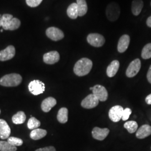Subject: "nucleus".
Wrapping results in <instances>:
<instances>
[{
  "label": "nucleus",
  "instance_id": "nucleus-37",
  "mask_svg": "<svg viewBox=\"0 0 151 151\" xmlns=\"http://www.w3.org/2000/svg\"><path fill=\"white\" fill-rule=\"evenodd\" d=\"M146 24H147V25L148 27H151V16H150L147 20V22H146Z\"/></svg>",
  "mask_w": 151,
  "mask_h": 151
},
{
  "label": "nucleus",
  "instance_id": "nucleus-32",
  "mask_svg": "<svg viewBox=\"0 0 151 151\" xmlns=\"http://www.w3.org/2000/svg\"><path fill=\"white\" fill-rule=\"evenodd\" d=\"M43 0H26L27 4L31 7H35L39 5Z\"/></svg>",
  "mask_w": 151,
  "mask_h": 151
},
{
  "label": "nucleus",
  "instance_id": "nucleus-28",
  "mask_svg": "<svg viewBox=\"0 0 151 151\" xmlns=\"http://www.w3.org/2000/svg\"><path fill=\"white\" fill-rule=\"evenodd\" d=\"M16 147L12 146L8 142L0 141V151H16Z\"/></svg>",
  "mask_w": 151,
  "mask_h": 151
},
{
  "label": "nucleus",
  "instance_id": "nucleus-13",
  "mask_svg": "<svg viewBox=\"0 0 151 151\" xmlns=\"http://www.w3.org/2000/svg\"><path fill=\"white\" fill-rule=\"evenodd\" d=\"M110 130L108 128H100L95 127L92 131V135L94 139L99 140H103L108 136Z\"/></svg>",
  "mask_w": 151,
  "mask_h": 151
},
{
  "label": "nucleus",
  "instance_id": "nucleus-7",
  "mask_svg": "<svg viewBox=\"0 0 151 151\" xmlns=\"http://www.w3.org/2000/svg\"><path fill=\"white\" fill-rule=\"evenodd\" d=\"M46 35L49 39L53 41H58L64 38L63 32L57 27H50L46 30Z\"/></svg>",
  "mask_w": 151,
  "mask_h": 151
},
{
  "label": "nucleus",
  "instance_id": "nucleus-39",
  "mask_svg": "<svg viewBox=\"0 0 151 151\" xmlns=\"http://www.w3.org/2000/svg\"><path fill=\"white\" fill-rule=\"evenodd\" d=\"M90 90H93V87H90Z\"/></svg>",
  "mask_w": 151,
  "mask_h": 151
},
{
  "label": "nucleus",
  "instance_id": "nucleus-18",
  "mask_svg": "<svg viewBox=\"0 0 151 151\" xmlns=\"http://www.w3.org/2000/svg\"><path fill=\"white\" fill-rule=\"evenodd\" d=\"M120 63L117 60H114L111 63L108 65L107 70H106V73L108 77H113L115 75L119 70Z\"/></svg>",
  "mask_w": 151,
  "mask_h": 151
},
{
  "label": "nucleus",
  "instance_id": "nucleus-6",
  "mask_svg": "<svg viewBox=\"0 0 151 151\" xmlns=\"http://www.w3.org/2000/svg\"><path fill=\"white\" fill-rule=\"evenodd\" d=\"M140 67L141 62L140 60L137 58L133 60L127 68V70H126V75L129 78L134 77L140 70Z\"/></svg>",
  "mask_w": 151,
  "mask_h": 151
},
{
  "label": "nucleus",
  "instance_id": "nucleus-30",
  "mask_svg": "<svg viewBox=\"0 0 151 151\" xmlns=\"http://www.w3.org/2000/svg\"><path fill=\"white\" fill-rule=\"evenodd\" d=\"M40 122L34 117H31L27 122V127L29 129L34 130L38 128L40 125Z\"/></svg>",
  "mask_w": 151,
  "mask_h": 151
},
{
  "label": "nucleus",
  "instance_id": "nucleus-19",
  "mask_svg": "<svg viewBox=\"0 0 151 151\" xmlns=\"http://www.w3.org/2000/svg\"><path fill=\"white\" fill-rule=\"evenodd\" d=\"M143 6L144 4L142 0H133L132 2L131 6V10L133 14L135 16L139 15Z\"/></svg>",
  "mask_w": 151,
  "mask_h": 151
},
{
  "label": "nucleus",
  "instance_id": "nucleus-11",
  "mask_svg": "<svg viewBox=\"0 0 151 151\" xmlns=\"http://www.w3.org/2000/svg\"><path fill=\"white\" fill-rule=\"evenodd\" d=\"M60 59L59 53L57 51H51L44 54L43 61L48 65H53L58 62Z\"/></svg>",
  "mask_w": 151,
  "mask_h": 151
},
{
  "label": "nucleus",
  "instance_id": "nucleus-20",
  "mask_svg": "<svg viewBox=\"0 0 151 151\" xmlns=\"http://www.w3.org/2000/svg\"><path fill=\"white\" fill-rule=\"evenodd\" d=\"M47 132L45 130L37 128L32 130L30 133V137L33 140H39L45 137Z\"/></svg>",
  "mask_w": 151,
  "mask_h": 151
},
{
  "label": "nucleus",
  "instance_id": "nucleus-25",
  "mask_svg": "<svg viewBox=\"0 0 151 151\" xmlns=\"http://www.w3.org/2000/svg\"><path fill=\"white\" fill-rule=\"evenodd\" d=\"M138 124L135 121L127 122L124 125V127L127 129L129 133H134L137 130Z\"/></svg>",
  "mask_w": 151,
  "mask_h": 151
},
{
  "label": "nucleus",
  "instance_id": "nucleus-33",
  "mask_svg": "<svg viewBox=\"0 0 151 151\" xmlns=\"http://www.w3.org/2000/svg\"><path fill=\"white\" fill-rule=\"evenodd\" d=\"M132 114V110L129 108H126L124 109L123 115H122V120L125 121L129 119L130 114Z\"/></svg>",
  "mask_w": 151,
  "mask_h": 151
},
{
  "label": "nucleus",
  "instance_id": "nucleus-23",
  "mask_svg": "<svg viewBox=\"0 0 151 151\" xmlns=\"http://www.w3.org/2000/svg\"><path fill=\"white\" fill-rule=\"evenodd\" d=\"M68 111L67 108L60 109L57 114V119L58 122L62 124L65 123L68 121Z\"/></svg>",
  "mask_w": 151,
  "mask_h": 151
},
{
  "label": "nucleus",
  "instance_id": "nucleus-2",
  "mask_svg": "<svg viewBox=\"0 0 151 151\" xmlns=\"http://www.w3.org/2000/svg\"><path fill=\"white\" fill-rule=\"evenodd\" d=\"M22 77L17 73H11L3 76L0 79V85L5 87H15L19 85Z\"/></svg>",
  "mask_w": 151,
  "mask_h": 151
},
{
  "label": "nucleus",
  "instance_id": "nucleus-17",
  "mask_svg": "<svg viewBox=\"0 0 151 151\" xmlns=\"http://www.w3.org/2000/svg\"><path fill=\"white\" fill-rule=\"evenodd\" d=\"M57 104L56 100L52 97H49L44 99L41 105V108L45 113L50 111L52 108Z\"/></svg>",
  "mask_w": 151,
  "mask_h": 151
},
{
  "label": "nucleus",
  "instance_id": "nucleus-3",
  "mask_svg": "<svg viewBox=\"0 0 151 151\" xmlns=\"http://www.w3.org/2000/svg\"><path fill=\"white\" fill-rule=\"evenodd\" d=\"M120 14V8L116 2H111L106 8V15L109 21L114 22L119 19Z\"/></svg>",
  "mask_w": 151,
  "mask_h": 151
},
{
  "label": "nucleus",
  "instance_id": "nucleus-12",
  "mask_svg": "<svg viewBox=\"0 0 151 151\" xmlns=\"http://www.w3.org/2000/svg\"><path fill=\"white\" fill-rule=\"evenodd\" d=\"M15 55V48L12 45H9L0 52V61H6L12 59Z\"/></svg>",
  "mask_w": 151,
  "mask_h": 151
},
{
  "label": "nucleus",
  "instance_id": "nucleus-22",
  "mask_svg": "<svg viewBox=\"0 0 151 151\" xmlns=\"http://www.w3.org/2000/svg\"><path fill=\"white\" fill-rule=\"evenodd\" d=\"M76 2L78 11V16H84L88 10L86 0H76Z\"/></svg>",
  "mask_w": 151,
  "mask_h": 151
},
{
  "label": "nucleus",
  "instance_id": "nucleus-4",
  "mask_svg": "<svg viewBox=\"0 0 151 151\" xmlns=\"http://www.w3.org/2000/svg\"><path fill=\"white\" fill-rule=\"evenodd\" d=\"M87 42L95 47H101L105 44V39L102 35L98 33H91L87 37Z\"/></svg>",
  "mask_w": 151,
  "mask_h": 151
},
{
  "label": "nucleus",
  "instance_id": "nucleus-35",
  "mask_svg": "<svg viewBox=\"0 0 151 151\" xmlns=\"http://www.w3.org/2000/svg\"><path fill=\"white\" fill-rule=\"evenodd\" d=\"M147 78L148 82L151 83V65L149 68L148 71L147 72Z\"/></svg>",
  "mask_w": 151,
  "mask_h": 151
},
{
  "label": "nucleus",
  "instance_id": "nucleus-24",
  "mask_svg": "<svg viewBox=\"0 0 151 151\" xmlns=\"http://www.w3.org/2000/svg\"><path fill=\"white\" fill-rule=\"evenodd\" d=\"M26 118V115L24 112L19 111L12 116V120L14 124H22L25 122Z\"/></svg>",
  "mask_w": 151,
  "mask_h": 151
},
{
  "label": "nucleus",
  "instance_id": "nucleus-8",
  "mask_svg": "<svg viewBox=\"0 0 151 151\" xmlns=\"http://www.w3.org/2000/svg\"><path fill=\"white\" fill-rule=\"evenodd\" d=\"M124 109L120 105H116L111 108L109 112V118L113 122H118L122 118Z\"/></svg>",
  "mask_w": 151,
  "mask_h": 151
},
{
  "label": "nucleus",
  "instance_id": "nucleus-14",
  "mask_svg": "<svg viewBox=\"0 0 151 151\" xmlns=\"http://www.w3.org/2000/svg\"><path fill=\"white\" fill-rule=\"evenodd\" d=\"M130 40V37L127 34H124L120 38L117 47L119 53H124L127 50L129 45Z\"/></svg>",
  "mask_w": 151,
  "mask_h": 151
},
{
  "label": "nucleus",
  "instance_id": "nucleus-36",
  "mask_svg": "<svg viewBox=\"0 0 151 151\" xmlns=\"http://www.w3.org/2000/svg\"><path fill=\"white\" fill-rule=\"evenodd\" d=\"M146 102L147 104L151 105V93L146 97Z\"/></svg>",
  "mask_w": 151,
  "mask_h": 151
},
{
  "label": "nucleus",
  "instance_id": "nucleus-10",
  "mask_svg": "<svg viewBox=\"0 0 151 151\" xmlns=\"http://www.w3.org/2000/svg\"><path fill=\"white\" fill-rule=\"evenodd\" d=\"M99 103L97 99L93 93L88 95L81 102V106L85 109H92L97 106Z\"/></svg>",
  "mask_w": 151,
  "mask_h": 151
},
{
  "label": "nucleus",
  "instance_id": "nucleus-16",
  "mask_svg": "<svg viewBox=\"0 0 151 151\" xmlns=\"http://www.w3.org/2000/svg\"><path fill=\"white\" fill-rule=\"evenodd\" d=\"M151 135V127L148 124L141 126L136 132V137L138 139H144Z\"/></svg>",
  "mask_w": 151,
  "mask_h": 151
},
{
  "label": "nucleus",
  "instance_id": "nucleus-40",
  "mask_svg": "<svg viewBox=\"0 0 151 151\" xmlns=\"http://www.w3.org/2000/svg\"><path fill=\"white\" fill-rule=\"evenodd\" d=\"M3 32V29H1V32Z\"/></svg>",
  "mask_w": 151,
  "mask_h": 151
},
{
  "label": "nucleus",
  "instance_id": "nucleus-9",
  "mask_svg": "<svg viewBox=\"0 0 151 151\" xmlns=\"http://www.w3.org/2000/svg\"><path fill=\"white\" fill-rule=\"evenodd\" d=\"M93 94L100 101H105L108 97V93L106 88L100 85H96L93 87L92 90Z\"/></svg>",
  "mask_w": 151,
  "mask_h": 151
},
{
  "label": "nucleus",
  "instance_id": "nucleus-29",
  "mask_svg": "<svg viewBox=\"0 0 151 151\" xmlns=\"http://www.w3.org/2000/svg\"><path fill=\"white\" fill-rule=\"evenodd\" d=\"M13 18V16L11 14H4L3 15L1 16V25H2V27L3 28V29L7 30V27L8 24L9 23V22H10L11 19Z\"/></svg>",
  "mask_w": 151,
  "mask_h": 151
},
{
  "label": "nucleus",
  "instance_id": "nucleus-42",
  "mask_svg": "<svg viewBox=\"0 0 151 151\" xmlns=\"http://www.w3.org/2000/svg\"></svg>",
  "mask_w": 151,
  "mask_h": 151
},
{
  "label": "nucleus",
  "instance_id": "nucleus-41",
  "mask_svg": "<svg viewBox=\"0 0 151 151\" xmlns=\"http://www.w3.org/2000/svg\"><path fill=\"white\" fill-rule=\"evenodd\" d=\"M0 114H1V110H0Z\"/></svg>",
  "mask_w": 151,
  "mask_h": 151
},
{
  "label": "nucleus",
  "instance_id": "nucleus-34",
  "mask_svg": "<svg viewBox=\"0 0 151 151\" xmlns=\"http://www.w3.org/2000/svg\"><path fill=\"white\" fill-rule=\"evenodd\" d=\"M35 151H56L55 148L53 146H49L44 148H41Z\"/></svg>",
  "mask_w": 151,
  "mask_h": 151
},
{
  "label": "nucleus",
  "instance_id": "nucleus-21",
  "mask_svg": "<svg viewBox=\"0 0 151 151\" xmlns=\"http://www.w3.org/2000/svg\"><path fill=\"white\" fill-rule=\"evenodd\" d=\"M67 14L68 17L72 19L77 18L78 16V11L76 3H72L68 6L67 10Z\"/></svg>",
  "mask_w": 151,
  "mask_h": 151
},
{
  "label": "nucleus",
  "instance_id": "nucleus-1",
  "mask_svg": "<svg viewBox=\"0 0 151 151\" xmlns=\"http://www.w3.org/2000/svg\"><path fill=\"white\" fill-rule=\"evenodd\" d=\"M92 65V60L87 58H83L76 63L73 71L78 76H84L88 74L91 71Z\"/></svg>",
  "mask_w": 151,
  "mask_h": 151
},
{
  "label": "nucleus",
  "instance_id": "nucleus-38",
  "mask_svg": "<svg viewBox=\"0 0 151 151\" xmlns=\"http://www.w3.org/2000/svg\"><path fill=\"white\" fill-rule=\"evenodd\" d=\"M1 16H2V15H0V27H2V25H1Z\"/></svg>",
  "mask_w": 151,
  "mask_h": 151
},
{
  "label": "nucleus",
  "instance_id": "nucleus-26",
  "mask_svg": "<svg viewBox=\"0 0 151 151\" xmlns=\"http://www.w3.org/2000/svg\"><path fill=\"white\" fill-rule=\"evenodd\" d=\"M20 25H21V22L20 21V20L17 18L13 17L7 25V30H16L20 27Z\"/></svg>",
  "mask_w": 151,
  "mask_h": 151
},
{
  "label": "nucleus",
  "instance_id": "nucleus-5",
  "mask_svg": "<svg viewBox=\"0 0 151 151\" xmlns=\"http://www.w3.org/2000/svg\"><path fill=\"white\" fill-rule=\"evenodd\" d=\"M28 88L29 91L34 95H38L43 93L45 89V84L39 80L31 81L29 84Z\"/></svg>",
  "mask_w": 151,
  "mask_h": 151
},
{
  "label": "nucleus",
  "instance_id": "nucleus-31",
  "mask_svg": "<svg viewBox=\"0 0 151 151\" xmlns=\"http://www.w3.org/2000/svg\"><path fill=\"white\" fill-rule=\"evenodd\" d=\"M7 142L12 146H15V147L22 146L23 144V141L22 139L14 137H9L7 139Z\"/></svg>",
  "mask_w": 151,
  "mask_h": 151
},
{
  "label": "nucleus",
  "instance_id": "nucleus-15",
  "mask_svg": "<svg viewBox=\"0 0 151 151\" xmlns=\"http://www.w3.org/2000/svg\"><path fill=\"white\" fill-rule=\"evenodd\" d=\"M11 134V129L5 120L0 119V138L2 139H8Z\"/></svg>",
  "mask_w": 151,
  "mask_h": 151
},
{
  "label": "nucleus",
  "instance_id": "nucleus-27",
  "mask_svg": "<svg viewBox=\"0 0 151 151\" xmlns=\"http://www.w3.org/2000/svg\"><path fill=\"white\" fill-rule=\"evenodd\" d=\"M142 58L144 60H148L151 58V43L146 44L143 47L141 53Z\"/></svg>",
  "mask_w": 151,
  "mask_h": 151
}]
</instances>
